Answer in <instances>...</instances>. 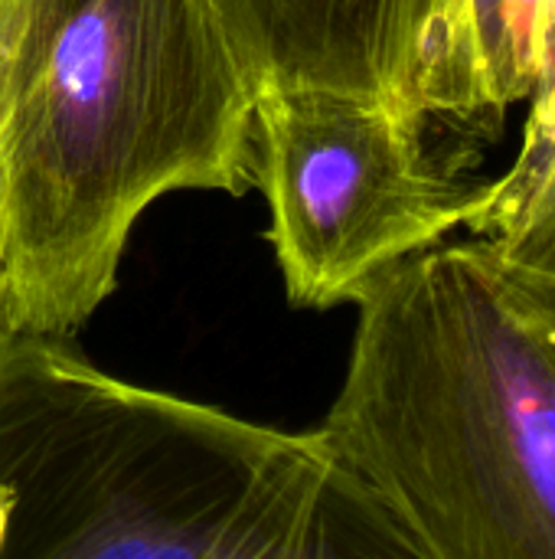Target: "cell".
<instances>
[{"label":"cell","instance_id":"8","mask_svg":"<svg viewBox=\"0 0 555 559\" xmlns=\"http://www.w3.org/2000/svg\"><path fill=\"white\" fill-rule=\"evenodd\" d=\"M0 331H7V324H3V318H0Z\"/></svg>","mask_w":555,"mask_h":559},{"label":"cell","instance_id":"1","mask_svg":"<svg viewBox=\"0 0 555 559\" xmlns=\"http://www.w3.org/2000/svg\"><path fill=\"white\" fill-rule=\"evenodd\" d=\"M255 183V95L216 0H0V318L75 334L144 210Z\"/></svg>","mask_w":555,"mask_h":559},{"label":"cell","instance_id":"3","mask_svg":"<svg viewBox=\"0 0 555 559\" xmlns=\"http://www.w3.org/2000/svg\"><path fill=\"white\" fill-rule=\"evenodd\" d=\"M314 429L415 559H555V328L487 239L373 278Z\"/></svg>","mask_w":555,"mask_h":559},{"label":"cell","instance_id":"2","mask_svg":"<svg viewBox=\"0 0 555 559\" xmlns=\"http://www.w3.org/2000/svg\"><path fill=\"white\" fill-rule=\"evenodd\" d=\"M0 559H415L307 432L0 331Z\"/></svg>","mask_w":555,"mask_h":559},{"label":"cell","instance_id":"7","mask_svg":"<svg viewBox=\"0 0 555 559\" xmlns=\"http://www.w3.org/2000/svg\"><path fill=\"white\" fill-rule=\"evenodd\" d=\"M555 66V0H553V26H550V59H546V69ZM546 75V72H543Z\"/></svg>","mask_w":555,"mask_h":559},{"label":"cell","instance_id":"6","mask_svg":"<svg viewBox=\"0 0 555 559\" xmlns=\"http://www.w3.org/2000/svg\"><path fill=\"white\" fill-rule=\"evenodd\" d=\"M487 246L494 249L500 269L555 328V174L523 216L497 239H487Z\"/></svg>","mask_w":555,"mask_h":559},{"label":"cell","instance_id":"4","mask_svg":"<svg viewBox=\"0 0 555 559\" xmlns=\"http://www.w3.org/2000/svg\"><path fill=\"white\" fill-rule=\"evenodd\" d=\"M262 187L294 308L353 305L386 269L471 229L491 180H468L429 147V121L330 88L255 95Z\"/></svg>","mask_w":555,"mask_h":559},{"label":"cell","instance_id":"5","mask_svg":"<svg viewBox=\"0 0 555 559\" xmlns=\"http://www.w3.org/2000/svg\"><path fill=\"white\" fill-rule=\"evenodd\" d=\"M252 95L330 88L487 128L464 0H216Z\"/></svg>","mask_w":555,"mask_h":559}]
</instances>
